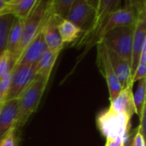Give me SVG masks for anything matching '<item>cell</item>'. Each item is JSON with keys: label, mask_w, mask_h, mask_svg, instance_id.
I'll use <instances>...</instances> for the list:
<instances>
[{"label": "cell", "mask_w": 146, "mask_h": 146, "mask_svg": "<svg viewBox=\"0 0 146 146\" xmlns=\"http://www.w3.org/2000/svg\"><path fill=\"white\" fill-rule=\"evenodd\" d=\"M49 79L50 78L36 75L17 98L18 115L15 124V129L16 131L22 127L27 123L30 116L37 110Z\"/></svg>", "instance_id": "6da1fadb"}, {"label": "cell", "mask_w": 146, "mask_h": 146, "mask_svg": "<svg viewBox=\"0 0 146 146\" xmlns=\"http://www.w3.org/2000/svg\"><path fill=\"white\" fill-rule=\"evenodd\" d=\"M135 25L117 27L108 32L99 42L107 50L115 52L127 61L130 65Z\"/></svg>", "instance_id": "7a4b0ae2"}, {"label": "cell", "mask_w": 146, "mask_h": 146, "mask_svg": "<svg viewBox=\"0 0 146 146\" xmlns=\"http://www.w3.org/2000/svg\"><path fill=\"white\" fill-rule=\"evenodd\" d=\"M130 121L131 118L127 115L109 109L98 116V127L106 139L124 143L129 134Z\"/></svg>", "instance_id": "3957f363"}, {"label": "cell", "mask_w": 146, "mask_h": 146, "mask_svg": "<svg viewBox=\"0 0 146 146\" xmlns=\"http://www.w3.org/2000/svg\"><path fill=\"white\" fill-rule=\"evenodd\" d=\"M49 1L37 0L29 15L23 21V27L18 48L14 56L15 64L21 54L33 38L41 31L48 10Z\"/></svg>", "instance_id": "277c9868"}, {"label": "cell", "mask_w": 146, "mask_h": 146, "mask_svg": "<svg viewBox=\"0 0 146 146\" xmlns=\"http://www.w3.org/2000/svg\"><path fill=\"white\" fill-rule=\"evenodd\" d=\"M120 3V0H98L95 16L90 27L87 29V31L81 34L80 38L76 42H74V45L77 46L78 48L86 45V47L88 48L105 19L111 13L119 9Z\"/></svg>", "instance_id": "5b68a950"}, {"label": "cell", "mask_w": 146, "mask_h": 146, "mask_svg": "<svg viewBox=\"0 0 146 146\" xmlns=\"http://www.w3.org/2000/svg\"><path fill=\"white\" fill-rule=\"evenodd\" d=\"M98 1L74 0L67 20L79 27L82 33L90 27L96 12Z\"/></svg>", "instance_id": "8992f818"}, {"label": "cell", "mask_w": 146, "mask_h": 146, "mask_svg": "<svg viewBox=\"0 0 146 146\" xmlns=\"http://www.w3.org/2000/svg\"><path fill=\"white\" fill-rule=\"evenodd\" d=\"M36 64H16L12 70L11 83L4 101L16 98L36 76Z\"/></svg>", "instance_id": "52a82bcc"}, {"label": "cell", "mask_w": 146, "mask_h": 146, "mask_svg": "<svg viewBox=\"0 0 146 146\" xmlns=\"http://www.w3.org/2000/svg\"><path fill=\"white\" fill-rule=\"evenodd\" d=\"M98 66L101 74L104 75V79L107 81L110 92V100L111 102L118 96L122 88L115 76L111 63L109 60L106 48L101 43L98 44Z\"/></svg>", "instance_id": "ba28073f"}, {"label": "cell", "mask_w": 146, "mask_h": 146, "mask_svg": "<svg viewBox=\"0 0 146 146\" xmlns=\"http://www.w3.org/2000/svg\"><path fill=\"white\" fill-rule=\"evenodd\" d=\"M146 42V11L143 12L135 25L133 49H132V58H131V75L132 79L135 69L139 64L142 48ZM133 82V81H132Z\"/></svg>", "instance_id": "9c48e42d"}, {"label": "cell", "mask_w": 146, "mask_h": 146, "mask_svg": "<svg viewBox=\"0 0 146 146\" xmlns=\"http://www.w3.org/2000/svg\"><path fill=\"white\" fill-rule=\"evenodd\" d=\"M18 115V98L4 101L0 109V140L11 130Z\"/></svg>", "instance_id": "30bf717a"}, {"label": "cell", "mask_w": 146, "mask_h": 146, "mask_svg": "<svg viewBox=\"0 0 146 146\" xmlns=\"http://www.w3.org/2000/svg\"><path fill=\"white\" fill-rule=\"evenodd\" d=\"M46 49L47 47L44 42V35L42 31H40L24 49L17 60L16 64H36Z\"/></svg>", "instance_id": "8fae6325"}, {"label": "cell", "mask_w": 146, "mask_h": 146, "mask_svg": "<svg viewBox=\"0 0 146 146\" xmlns=\"http://www.w3.org/2000/svg\"><path fill=\"white\" fill-rule=\"evenodd\" d=\"M133 86V84H129L125 88H123L118 96L110 102V106L109 109L113 112L123 113L129 118H132L135 114Z\"/></svg>", "instance_id": "7c38bea8"}, {"label": "cell", "mask_w": 146, "mask_h": 146, "mask_svg": "<svg viewBox=\"0 0 146 146\" xmlns=\"http://www.w3.org/2000/svg\"><path fill=\"white\" fill-rule=\"evenodd\" d=\"M107 55L109 60L111 63L113 70L115 74V76L121 86V88H125L129 84H133L132 82V75H131V65L130 63L115 54V52L107 50Z\"/></svg>", "instance_id": "4fadbf2b"}, {"label": "cell", "mask_w": 146, "mask_h": 146, "mask_svg": "<svg viewBox=\"0 0 146 146\" xmlns=\"http://www.w3.org/2000/svg\"><path fill=\"white\" fill-rule=\"evenodd\" d=\"M59 54L60 51H52L49 49H46L36 63V75L50 78V73Z\"/></svg>", "instance_id": "5bb4252c"}, {"label": "cell", "mask_w": 146, "mask_h": 146, "mask_svg": "<svg viewBox=\"0 0 146 146\" xmlns=\"http://www.w3.org/2000/svg\"><path fill=\"white\" fill-rule=\"evenodd\" d=\"M58 32L63 44L76 42L82 34V31L68 20L62 21L58 25Z\"/></svg>", "instance_id": "9a60e30c"}, {"label": "cell", "mask_w": 146, "mask_h": 146, "mask_svg": "<svg viewBox=\"0 0 146 146\" xmlns=\"http://www.w3.org/2000/svg\"><path fill=\"white\" fill-rule=\"evenodd\" d=\"M23 20L15 18L14 19L9 32V37H8V44H7V49L10 54L13 55V56L15 54V51L18 48L21 37V33H22V27H23Z\"/></svg>", "instance_id": "2e32d148"}, {"label": "cell", "mask_w": 146, "mask_h": 146, "mask_svg": "<svg viewBox=\"0 0 146 146\" xmlns=\"http://www.w3.org/2000/svg\"><path fill=\"white\" fill-rule=\"evenodd\" d=\"M74 0H53L50 1V9L52 14L61 22L67 20L70 12Z\"/></svg>", "instance_id": "e0dca14e"}, {"label": "cell", "mask_w": 146, "mask_h": 146, "mask_svg": "<svg viewBox=\"0 0 146 146\" xmlns=\"http://www.w3.org/2000/svg\"><path fill=\"white\" fill-rule=\"evenodd\" d=\"M14 19L15 16L13 15L0 16V56L7 49L9 32Z\"/></svg>", "instance_id": "ac0fdd59"}, {"label": "cell", "mask_w": 146, "mask_h": 146, "mask_svg": "<svg viewBox=\"0 0 146 146\" xmlns=\"http://www.w3.org/2000/svg\"><path fill=\"white\" fill-rule=\"evenodd\" d=\"M36 2L37 0H15L12 15L24 21L31 13Z\"/></svg>", "instance_id": "d6986e66"}, {"label": "cell", "mask_w": 146, "mask_h": 146, "mask_svg": "<svg viewBox=\"0 0 146 146\" xmlns=\"http://www.w3.org/2000/svg\"><path fill=\"white\" fill-rule=\"evenodd\" d=\"M146 78L139 80V85L135 93L133 94V102L135 106V114L139 117L143 109L145 107Z\"/></svg>", "instance_id": "ffe728a7"}, {"label": "cell", "mask_w": 146, "mask_h": 146, "mask_svg": "<svg viewBox=\"0 0 146 146\" xmlns=\"http://www.w3.org/2000/svg\"><path fill=\"white\" fill-rule=\"evenodd\" d=\"M15 66V61L12 54L5 50L0 56V79L9 74Z\"/></svg>", "instance_id": "44dd1931"}, {"label": "cell", "mask_w": 146, "mask_h": 146, "mask_svg": "<svg viewBox=\"0 0 146 146\" xmlns=\"http://www.w3.org/2000/svg\"><path fill=\"white\" fill-rule=\"evenodd\" d=\"M146 74V42L144 44L143 48H142V51H141V55H140V58H139V64L135 69V72L133 74L132 81L134 84V82L139 81L144 78H145Z\"/></svg>", "instance_id": "7402d4cb"}, {"label": "cell", "mask_w": 146, "mask_h": 146, "mask_svg": "<svg viewBox=\"0 0 146 146\" xmlns=\"http://www.w3.org/2000/svg\"><path fill=\"white\" fill-rule=\"evenodd\" d=\"M11 77H12V71L3 76V78L0 79V94L5 99V97L7 95V92L9 91V88L10 86L11 83Z\"/></svg>", "instance_id": "603a6c76"}, {"label": "cell", "mask_w": 146, "mask_h": 146, "mask_svg": "<svg viewBox=\"0 0 146 146\" xmlns=\"http://www.w3.org/2000/svg\"><path fill=\"white\" fill-rule=\"evenodd\" d=\"M15 129H11L0 140V146H15Z\"/></svg>", "instance_id": "cb8c5ba5"}, {"label": "cell", "mask_w": 146, "mask_h": 146, "mask_svg": "<svg viewBox=\"0 0 146 146\" xmlns=\"http://www.w3.org/2000/svg\"><path fill=\"white\" fill-rule=\"evenodd\" d=\"M133 146H145V138L137 129L133 138Z\"/></svg>", "instance_id": "d4e9b609"}, {"label": "cell", "mask_w": 146, "mask_h": 146, "mask_svg": "<svg viewBox=\"0 0 146 146\" xmlns=\"http://www.w3.org/2000/svg\"><path fill=\"white\" fill-rule=\"evenodd\" d=\"M123 142L120 141H115L111 139H106V144L105 146H123Z\"/></svg>", "instance_id": "484cf974"}, {"label": "cell", "mask_w": 146, "mask_h": 146, "mask_svg": "<svg viewBox=\"0 0 146 146\" xmlns=\"http://www.w3.org/2000/svg\"><path fill=\"white\" fill-rule=\"evenodd\" d=\"M133 136H131L128 134L127 138L124 141L123 146H133Z\"/></svg>", "instance_id": "4316f807"}, {"label": "cell", "mask_w": 146, "mask_h": 146, "mask_svg": "<svg viewBox=\"0 0 146 146\" xmlns=\"http://www.w3.org/2000/svg\"><path fill=\"white\" fill-rule=\"evenodd\" d=\"M3 102H4V98H3V97L0 94V109H1V107H2Z\"/></svg>", "instance_id": "83f0119b"}]
</instances>
